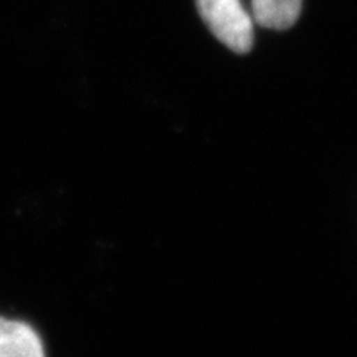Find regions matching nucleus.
I'll return each instance as SVG.
<instances>
[{"label":"nucleus","instance_id":"1","mask_svg":"<svg viewBox=\"0 0 357 357\" xmlns=\"http://www.w3.org/2000/svg\"><path fill=\"white\" fill-rule=\"evenodd\" d=\"M200 15L208 30L235 53L253 47V17L242 0H197Z\"/></svg>","mask_w":357,"mask_h":357},{"label":"nucleus","instance_id":"2","mask_svg":"<svg viewBox=\"0 0 357 357\" xmlns=\"http://www.w3.org/2000/svg\"><path fill=\"white\" fill-rule=\"evenodd\" d=\"M0 357H45V352L32 326L0 318Z\"/></svg>","mask_w":357,"mask_h":357},{"label":"nucleus","instance_id":"3","mask_svg":"<svg viewBox=\"0 0 357 357\" xmlns=\"http://www.w3.org/2000/svg\"><path fill=\"white\" fill-rule=\"evenodd\" d=\"M252 17L258 25L273 30H287L301 13V0H250Z\"/></svg>","mask_w":357,"mask_h":357}]
</instances>
